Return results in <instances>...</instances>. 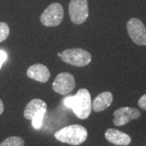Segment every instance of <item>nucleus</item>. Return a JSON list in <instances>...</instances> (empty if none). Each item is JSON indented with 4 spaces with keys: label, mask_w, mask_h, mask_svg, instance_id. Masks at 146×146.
Wrapping results in <instances>:
<instances>
[{
    "label": "nucleus",
    "mask_w": 146,
    "mask_h": 146,
    "mask_svg": "<svg viewBox=\"0 0 146 146\" xmlns=\"http://www.w3.org/2000/svg\"><path fill=\"white\" fill-rule=\"evenodd\" d=\"M63 103L67 107L72 109L75 115L80 119H85L90 115L92 102L90 93L88 89H79L75 96L66 98Z\"/></svg>",
    "instance_id": "1"
},
{
    "label": "nucleus",
    "mask_w": 146,
    "mask_h": 146,
    "mask_svg": "<svg viewBox=\"0 0 146 146\" xmlns=\"http://www.w3.org/2000/svg\"><path fill=\"white\" fill-rule=\"evenodd\" d=\"M54 137L63 143L71 145H80L86 141L88 131L83 126L73 124L55 131Z\"/></svg>",
    "instance_id": "2"
},
{
    "label": "nucleus",
    "mask_w": 146,
    "mask_h": 146,
    "mask_svg": "<svg viewBox=\"0 0 146 146\" xmlns=\"http://www.w3.org/2000/svg\"><path fill=\"white\" fill-rule=\"evenodd\" d=\"M60 58L64 63L76 67H85L92 60L91 54L81 48L67 49L61 53Z\"/></svg>",
    "instance_id": "3"
},
{
    "label": "nucleus",
    "mask_w": 146,
    "mask_h": 146,
    "mask_svg": "<svg viewBox=\"0 0 146 146\" xmlns=\"http://www.w3.org/2000/svg\"><path fill=\"white\" fill-rule=\"evenodd\" d=\"M63 8L60 3H54L49 5L42 12L40 20L43 25L55 27L59 25L63 19Z\"/></svg>",
    "instance_id": "4"
},
{
    "label": "nucleus",
    "mask_w": 146,
    "mask_h": 146,
    "mask_svg": "<svg viewBox=\"0 0 146 146\" xmlns=\"http://www.w3.org/2000/svg\"><path fill=\"white\" fill-rule=\"evenodd\" d=\"M69 16L76 25H81L89 17V6L87 0H72L69 4Z\"/></svg>",
    "instance_id": "5"
},
{
    "label": "nucleus",
    "mask_w": 146,
    "mask_h": 146,
    "mask_svg": "<svg viewBox=\"0 0 146 146\" xmlns=\"http://www.w3.org/2000/svg\"><path fill=\"white\" fill-rule=\"evenodd\" d=\"M127 30L132 42L139 46H146V27L137 19L131 18L127 23Z\"/></svg>",
    "instance_id": "6"
},
{
    "label": "nucleus",
    "mask_w": 146,
    "mask_h": 146,
    "mask_svg": "<svg viewBox=\"0 0 146 146\" xmlns=\"http://www.w3.org/2000/svg\"><path fill=\"white\" fill-rule=\"evenodd\" d=\"M75 77L68 72L59 73L52 84L53 90L60 95H66L71 93L75 89Z\"/></svg>",
    "instance_id": "7"
},
{
    "label": "nucleus",
    "mask_w": 146,
    "mask_h": 146,
    "mask_svg": "<svg viewBox=\"0 0 146 146\" xmlns=\"http://www.w3.org/2000/svg\"><path fill=\"white\" fill-rule=\"evenodd\" d=\"M113 123L115 126H123L131 120L136 119L141 116L139 110L132 107H121L114 112Z\"/></svg>",
    "instance_id": "8"
},
{
    "label": "nucleus",
    "mask_w": 146,
    "mask_h": 146,
    "mask_svg": "<svg viewBox=\"0 0 146 146\" xmlns=\"http://www.w3.org/2000/svg\"><path fill=\"white\" fill-rule=\"evenodd\" d=\"M27 76L30 79L41 83H46L50 76V72L46 66L36 63L30 66L27 70Z\"/></svg>",
    "instance_id": "9"
},
{
    "label": "nucleus",
    "mask_w": 146,
    "mask_h": 146,
    "mask_svg": "<svg viewBox=\"0 0 146 146\" xmlns=\"http://www.w3.org/2000/svg\"><path fill=\"white\" fill-rule=\"evenodd\" d=\"M105 137L109 142L115 145L127 146L131 141L130 136H128L127 134L121 131L113 129V128H110L106 131Z\"/></svg>",
    "instance_id": "10"
},
{
    "label": "nucleus",
    "mask_w": 146,
    "mask_h": 146,
    "mask_svg": "<svg viewBox=\"0 0 146 146\" xmlns=\"http://www.w3.org/2000/svg\"><path fill=\"white\" fill-rule=\"evenodd\" d=\"M113 102V95L110 92H103L98 95L92 103V108L95 112L103 111L108 108Z\"/></svg>",
    "instance_id": "11"
},
{
    "label": "nucleus",
    "mask_w": 146,
    "mask_h": 146,
    "mask_svg": "<svg viewBox=\"0 0 146 146\" xmlns=\"http://www.w3.org/2000/svg\"><path fill=\"white\" fill-rule=\"evenodd\" d=\"M46 108L47 105L44 101L39 98H34L27 104L24 111V116L26 119L32 120L38 111L43 109L46 110Z\"/></svg>",
    "instance_id": "12"
},
{
    "label": "nucleus",
    "mask_w": 146,
    "mask_h": 146,
    "mask_svg": "<svg viewBox=\"0 0 146 146\" xmlns=\"http://www.w3.org/2000/svg\"><path fill=\"white\" fill-rule=\"evenodd\" d=\"M0 146H25V141L20 136H10L3 141Z\"/></svg>",
    "instance_id": "13"
},
{
    "label": "nucleus",
    "mask_w": 146,
    "mask_h": 146,
    "mask_svg": "<svg viewBox=\"0 0 146 146\" xmlns=\"http://www.w3.org/2000/svg\"><path fill=\"white\" fill-rule=\"evenodd\" d=\"M46 110L43 109L41 110L40 111H38L36 115H34V117L32 119V123L34 128L36 129H39L42 125V120H43V117L46 113Z\"/></svg>",
    "instance_id": "14"
},
{
    "label": "nucleus",
    "mask_w": 146,
    "mask_h": 146,
    "mask_svg": "<svg viewBox=\"0 0 146 146\" xmlns=\"http://www.w3.org/2000/svg\"><path fill=\"white\" fill-rule=\"evenodd\" d=\"M10 34V28L5 22H0V42L5 41Z\"/></svg>",
    "instance_id": "15"
},
{
    "label": "nucleus",
    "mask_w": 146,
    "mask_h": 146,
    "mask_svg": "<svg viewBox=\"0 0 146 146\" xmlns=\"http://www.w3.org/2000/svg\"><path fill=\"white\" fill-rule=\"evenodd\" d=\"M138 106L141 109L146 110V94H144L143 96H141V98L138 101Z\"/></svg>",
    "instance_id": "16"
},
{
    "label": "nucleus",
    "mask_w": 146,
    "mask_h": 146,
    "mask_svg": "<svg viewBox=\"0 0 146 146\" xmlns=\"http://www.w3.org/2000/svg\"><path fill=\"white\" fill-rule=\"evenodd\" d=\"M7 55L5 51L3 50H0V60L3 63H4L6 60H7Z\"/></svg>",
    "instance_id": "17"
},
{
    "label": "nucleus",
    "mask_w": 146,
    "mask_h": 146,
    "mask_svg": "<svg viewBox=\"0 0 146 146\" xmlns=\"http://www.w3.org/2000/svg\"><path fill=\"white\" fill-rule=\"evenodd\" d=\"M3 110H4V105H3V101L0 99V115H2V114H3Z\"/></svg>",
    "instance_id": "18"
},
{
    "label": "nucleus",
    "mask_w": 146,
    "mask_h": 146,
    "mask_svg": "<svg viewBox=\"0 0 146 146\" xmlns=\"http://www.w3.org/2000/svg\"><path fill=\"white\" fill-rule=\"evenodd\" d=\"M3 62H2V61H1V60H0V69H1V68H2V65H3Z\"/></svg>",
    "instance_id": "19"
},
{
    "label": "nucleus",
    "mask_w": 146,
    "mask_h": 146,
    "mask_svg": "<svg viewBox=\"0 0 146 146\" xmlns=\"http://www.w3.org/2000/svg\"><path fill=\"white\" fill-rule=\"evenodd\" d=\"M58 57H61V53H58Z\"/></svg>",
    "instance_id": "20"
}]
</instances>
